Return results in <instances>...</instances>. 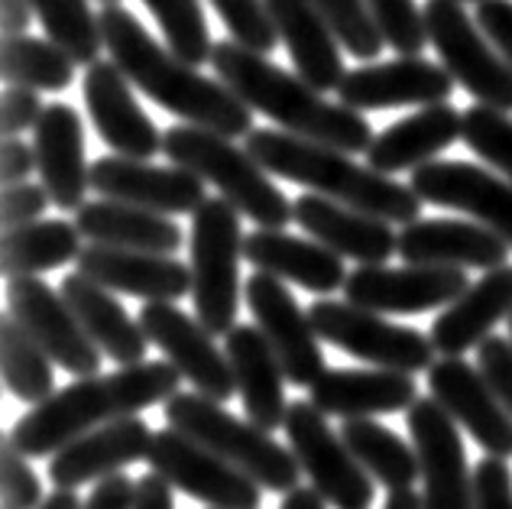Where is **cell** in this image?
Listing matches in <instances>:
<instances>
[{
	"label": "cell",
	"mask_w": 512,
	"mask_h": 509,
	"mask_svg": "<svg viewBox=\"0 0 512 509\" xmlns=\"http://www.w3.org/2000/svg\"><path fill=\"white\" fill-rule=\"evenodd\" d=\"M104 49L124 69L146 98H153L185 124L218 130L224 137H247L253 130V107L231 91L218 75L195 72L198 65L185 62L179 52L156 43L150 30L120 4H104L98 13Z\"/></svg>",
	"instance_id": "6da1fadb"
},
{
	"label": "cell",
	"mask_w": 512,
	"mask_h": 509,
	"mask_svg": "<svg viewBox=\"0 0 512 509\" xmlns=\"http://www.w3.org/2000/svg\"><path fill=\"white\" fill-rule=\"evenodd\" d=\"M179 383L182 373L169 360H143L107 377H78L26 412L10 428V441L26 458H49L91 428L169 403L179 393Z\"/></svg>",
	"instance_id": "7a4b0ae2"
},
{
	"label": "cell",
	"mask_w": 512,
	"mask_h": 509,
	"mask_svg": "<svg viewBox=\"0 0 512 509\" xmlns=\"http://www.w3.org/2000/svg\"><path fill=\"white\" fill-rule=\"evenodd\" d=\"M214 75L237 91L253 111L266 114L282 130L295 137L318 140L357 156L367 153L373 143V127L367 117L347 104L321 98L325 91L308 85L299 72H286L266 59V52L240 46L237 39H221L211 52Z\"/></svg>",
	"instance_id": "3957f363"
},
{
	"label": "cell",
	"mask_w": 512,
	"mask_h": 509,
	"mask_svg": "<svg viewBox=\"0 0 512 509\" xmlns=\"http://www.w3.org/2000/svg\"><path fill=\"white\" fill-rule=\"evenodd\" d=\"M247 150L260 163L295 185H305L334 202L370 211L389 224H409L422 218L425 202L412 185L383 176L373 166H360L338 146L295 137L289 130H250Z\"/></svg>",
	"instance_id": "277c9868"
},
{
	"label": "cell",
	"mask_w": 512,
	"mask_h": 509,
	"mask_svg": "<svg viewBox=\"0 0 512 509\" xmlns=\"http://www.w3.org/2000/svg\"><path fill=\"white\" fill-rule=\"evenodd\" d=\"M163 156L175 166L198 172L211 182L221 198H227L244 218L260 227H286L295 221V202L282 195L279 185L247 146H237L234 137L195 124H179L163 133Z\"/></svg>",
	"instance_id": "5b68a950"
},
{
	"label": "cell",
	"mask_w": 512,
	"mask_h": 509,
	"mask_svg": "<svg viewBox=\"0 0 512 509\" xmlns=\"http://www.w3.org/2000/svg\"><path fill=\"white\" fill-rule=\"evenodd\" d=\"M166 425L179 428L188 438L201 441L214 454H221L224 461L237 464L240 471H247L256 484L282 493L299 487L302 480V464L295 458V451L282 448L273 438V432H266L256 422H244L237 415L227 412L218 399H211L205 393H175L169 403H163Z\"/></svg>",
	"instance_id": "8992f818"
},
{
	"label": "cell",
	"mask_w": 512,
	"mask_h": 509,
	"mask_svg": "<svg viewBox=\"0 0 512 509\" xmlns=\"http://www.w3.org/2000/svg\"><path fill=\"white\" fill-rule=\"evenodd\" d=\"M240 211L227 198H205L192 211L188 266H192V302L214 338L237 325L240 312V257H244Z\"/></svg>",
	"instance_id": "52a82bcc"
},
{
	"label": "cell",
	"mask_w": 512,
	"mask_h": 509,
	"mask_svg": "<svg viewBox=\"0 0 512 509\" xmlns=\"http://www.w3.org/2000/svg\"><path fill=\"white\" fill-rule=\"evenodd\" d=\"M428 43L438 49L441 65L454 82L480 104L512 111V65L490 46V36L461 7V0H425Z\"/></svg>",
	"instance_id": "ba28073f"
},
{
	"label": "cell",
	"mask_w": 512,
	"mask_h": 509,
	"mask_svg": "<svg viewBox=\"0 0 512 509\" xmlns=\"http://www.w3.org/2000/svg\"><path fill=\"white\" fill-rule=\"evenodd\" d=\"M308 318L318 331L321 341L341 347L350 357L367 360L373 367L402 370V373H422L435 364V341L431 334L393 325L380 312L360 308L354 302H334V299H315L308 308Z\"/></svg>",
	"instance_id": "9c48e42d"
},
{
	"label": "cell",
	"mask_w": 512,
	"mask_h": 509,
	"mask_svg": "<svg viewBox=\"0 0 512 509\" xmlns=\"http://www.w3.org/2000/svg\"><path fill=\"white\" fill-rule=\"evenodd\" d=\"M282 428H286L289 448L302 464V474L312 480V487L328 500V506L370 509L376 493L370 471L354 458L341 432H334L328 415L312 399H295Z\"/></svg>",
	"instance_id": "30bf717a"
},
{
	"label": "cell",
	"mask_w": 512,
	"mask_h": 509,
	"mask_svg": "<svg viewBox=\"0 0 512 509\" xmlns=\"http://www.w3.org/2000/svg\"><path fill=\"white\" fill-rule=\"evenodd\" d=\"M146 464L159 477H166L175 490L214 509H256L263 500V487L247 471H240L237 464L224 461L221 454L172 425L153 432Z\"/></svg>",
	"instance_id": "8fae6325"
},
{
	"label": "cell",
	"mask_w": 512,
	"mask_h": 509,
	"mask_svg": "<svg viewBox=\"0 0 512 509\" xmlns=\"http://www.w3.org/2000/svg\"><path fill=\"white\" fill-rule=\"evenodd\" d=\"M244 299L266 341L273 344L279 364L286 370V380L292 386H312L328 370L325 351H321V338L312 318L295 302L286 279L256 270L244 283Z\"/></svg>",
	"instance_id": "7c38bea8"
},
{
	"label": "cell",
	"mask_w": 512,
	"mask_h": 509,
	"mask_svg": "<svg viewBox=\"0 0 512 509\" xmlns=\"http://www.w3.org/2000/svg\"><path fill=\"white\" fill-rule=\"evenodd\" d=\"M467 286L470 279L461 266L406 263L389 270L386 263H360L347 273L344 299L380 315H419L451 305Z\"/></svg>",
	"instance_id": "4fadbf2b"
},
{
	"label": "cell",
	"mask_w": 512,
	"mask_h": 509,
	"mask_svg": "<svg viewBox=\"0 0 512 509\" xmlns=\"http://www.w3.org/2000/svg\"><path fill=\"white\" fill-rule=\"evenodd\" d=\"M7 312L43 344V351L56 360L62 370L75 377H94L101 370V347L65 302L62 292L36 276L7 279Z\"/></svg>",
	"instance_id": "5bb4252c"
},
{
	"label": "cell",
	"mask_w": 512,
	"mask_h": 509,
	"mask_svg": "<svg viewBox=\"0 0 512 509\" xmlns=\"http://www.w3.org/2000/svg\"><path fill=\"white\" fill-rule=\"evenodd\" d=\"M412 445L419 451L425 509H474V474L457 422L435 396L415 399L406 409Z\"/></svg>",
	"instance_id": "9a60e30c"
},
{
	"label": "cell",
	"mask_w": 512,
	"mask_h": 509,
	"mask_svg": "<svg viewBox=\"0 0 512 509\" xmlns=\"http://www.w3.org/2000/svg\"><path fill=\"white\" fill-rule=\"evenodd\" d=\"M140 325L150 344L166 354V360L182 373L198 393L218 403H227L237 393V380L227 351L214 344V334L201 325V318H188L172 302H146L140 308Z\"/></svg>",
	"instance_id": "2e32d148"
},
{
	"label": "cell",
	"mask_w": 512,
	"mask_h": 509,
	"mask_svg": "<svg viewBox=\"0 0 512 509\" xmlns=\"http://www.w3.org/2000/svg\"><path fill=\"white\" fill-rule=\"evenodd\" d=\"M428 390L483 451L512 458V412L500 403L480 367L464 357H441L428 367Z\"/></svg>",
	"instance_id": "e0dca14e"
},
{
	"label": "cell",
	"mask_w": 512,
	"mask_h": 509,
	"mask_svg": "<svg viewBox=\"0 0 512 509\" xmlns=\"http://www.w3.org/2000/svg\"><path fill=\"white\" fill-rule=\"evenodd\" d=\"M409 185L425 205L464 211L493 227L512 247V182L506 176L457 159H431L415 169Z\"/></svg>",
	"instance_id": "ac0fdd59"
},
{
	"label": "cell",
	"mask_w": 512,
	"mask_h": 509,
	"mask_svg": "<svg viewBox=\"0 0 512 509\" xmlns=\"http://www.w3.org/2000/svg\"><path fill=\"white\" fill-rule=\"evenodd\" d=\"M91 189L159 214H188L205 202V179L185 166H150L133 156H101L91 163Z\"/></svg>",
	"instance_id": "d6986e66"
},
{
	"label": "cell",
	"mask_w": 512,
	"mask_h": 509,
	"mask_svg": "<svg viewBox=\"0 0 512 509\" xmlns=\"http://www.w3.org/2000/svg\"><path fill=\"white\" fill-rule=\"evenodd\" d=\"M130 78L124 69L107 59L94 62L85 72V107L98 137L111 146L117 156H133V159H153L163 153V133L143 111L140 101L133 98Z\"/></svg>",
	"instance_id": "ffe728a7"
},
{
	"label": "cell",
	"mask_w": 512,
	"mask_h": 509,
	"mask_svg": "<svg viewBox=\"0 0 512 509\" xmlns=\"http://www.w3.org/2000/svg\"><path fill=\"white\" fill-rule=\"evenodd\" d=\"M454 91V75L422 56H399L393 62L350 69L338 85L341 104L354 111H386V107L438 104Z\"/></svg>",
	"instance_id": "44dd1931"
},
{
	"label": "cell",
	"mask_w": 512,
	"mask_h": 509,
	"mask_svg": "<svg viewBox=\"0 0 512 509\" xmlns=\"http://www.w3.org/2000/svg\"><path fill=\"white\" fill-rule=\"evenodd\" d=\"M153 432L140 415H124L107 425L78 435L65 448H59L49 461V480L56 487L78 490L85 484L120 474L124 467L150 458Z\"/></svg>",
	"instance_id": "7402d4cb"
},
{
	"label": "cell",
	"mask_w": 512,
	"mask_h": 509,
	"mask_svg": "<svg viewBox=\"0 0 512 509\" xmlns=\"http://www.w3.org/2000/svg\"><path fill=\"white\" fill-rule=\"evenodd\" d=\"M75 263L85 276L98 279L101 286L114 292H124V296L146 302H179L192 296V266L179 263L172 253L88 244Z\"/></svg>",
	"instance_id": "603a6c76"
},
{
	"label": "cell",
	"mask_w": 512,
	"mask_h": 509,
	"mask_svg": "<svg viewBox=\"0 0 512 509\" xmlns=\"http://www.w3.org/2000/svg\"><path fill=\"white\" fill-rule=\"evenodd\" d=\"M295 224L305 234H312L318 244L341 253L344 260L386 263L389 257H399L396 224L376 218L370 211L341 205L318 192L295 198Z\"/></svg>",
	"instance_id": "cb8c5ba5"
},
{
	"label": "cell",
	"mask_w": 512,
	"mask_h": 509,
	"mask_svg": "<svg viewBox=\"0 0 512 509\" xmlns=\"http://www.w3.org/2000/svg\"><path fill=\"white\" fill-rule=\"evenodd\" d=\"M33 146L36 172L52 205L59 211H78L91 189V166L85 159V124L75 107L49 104L33 127Z\"/></svg>",
	"instance_id": "d4e9b609"
},
{
	"label": "cell",
	"mask_w": 512,
	"mask_h": 509,
	"mask_svg": "<svg viewBox=\"0 0 512 509\" xmlns=\"http://www.w3.org/2000/svg\"><path fill=\"white\" fill-rule=\"evenodd\" d=\"M509 244L483 221L419 218L402 224L399 257L406 263L461 266V270H493L509 257Z\"/></svg>",
	"instance_id": "484cf974"
},
{
	"label": "cell",
	"mask_w": 512,
	"mask_h": 509,
	"mask_svg": "<svg viewBox=\"0 0 512 509\" xmlns=\"http://www.w3.org/2000/svg\"><path fill=\"white\" fill-rule=\"evenodd\" d=\"M279 39L289 49V59L308 85L318 91H338L344 82L341 39L331 30L315 0H263Z\"/></svg>",
	"instance_id": "4316f807"
},
{
	"label": "cell",
	"mask_w": 512,
	"mask_h": 509,
	"mask_svg": "<svg viewBox=\"0 0 512 509\" xmlns=\"http://www.w3.org/2000/svg\"><path fill=\"white\" fill-rule=\"evenodd\" d=\"M224 351L231 360L240 403H244L247 419L266 432H276L286 422V370H282L273 344L266 341L260 325H234L224 334Z\"/></svg>",
	"instance_id": "83f0119b"
},
{
	"label": "cell",
	"mask_w": 512,
	"mask_h": 509,
	"mask_svg": "<svg viewBox=\"0 0 512 509\" xmlns=\"http://www.w3.org/2000/svg\"><path fill=\"white\" fill-rule=\"evenodd\" d=\"M244 260L253 263L256 270L315 292V296H331L347 283L341 253L328 250L318 240L292 237L282 227H256L253 234H247Z\"/></svg>",
	"instance_id": "f1b7e54d"
},
{
	"label": "cell",
	"mask_w": 512,
	"mask_h": 509,
	"mask_svg": "<svg viewBox=\"0 0 512 509\" xmlns=\"http://www.w3.org/2000/svg\"><path fill=\"white\" fill-rule=\"evenodd\" d=\"M312 403L325 415L338 419H373V415L402 412L419 399L412 373L402 370H325L308 386Z\"/></svg>",
	"instance_id": "f546056e"
},
{
	"label": "cell",
	"mask_w": 512,
	"mask_h": 509,
	"mask_svg": "<svg viewBox=\"0 0 512 509\" xmlns=\"http://www.w3.org/2000/svg\"><path fill=\"white\" fill-rule=\"evenodd\" d=\"M512 315V266H493L483 273L474 286H467L451 305L431 325V341L438 354L461 357L467 351L480 347L483 338L500 325L503 318Z\"/></svg>",
	"instance_id": "4dcf8cb0"
},
{
	"label": "cell",
	"mask_w": 512,
	"mask_h": 509,
	"mask_svg": "<svg viewBox=\"0 0 512 509\" xmlns=\"http://www.w3.org/2000/svg\"><path fill=\"white\" fill-rule=\"evenodd\" d=\"M464 114L451 101L425 104L412 117H402L399 124H389L383 133H376L367 159L376 172L396 176V172L419 169L431 163L441 150L461 140Z\"/></svg>",
	"instance_id": "1f68e13d"
},
{
	"label": "cell",
	"mask_w": 512,
	"mask_h": 509,
	"mask_svg": "<svg viewBox=\"0 0 512 509\" xmlns=\"http://www.w3.org/2000/svg\"><path fill=\"white\" fill-rule=\"evenodd\" d=\"M59 292L65 296V302L72 305V312L85 325V331L91 334V341L98 344L114 364L120 367L143 364L150 338H146L140 318L133 321L127 315V308L114 299V289L101 286L98 279H91L78 270L62 279Z\"/></svg>",
	"instance_id": "d6a6232c"
},
{
	"label": "cell",
	"mask_w": 512,
	"mask_h": 509,
	"mask_svg": "<svg viewBox=\"0 0 512 509\" xmlns=\"http://www.w3.org/2000/svg\"><path fill=\"white\" fill-rule=\"evenodd\" d=\"M75 224L88 244L150 250V253H175L182 247L179 224L169 221L166 214L130 202H117V198L85 202L75 211Z\"/></svg>",
	"instance_id": "836d02e7"
},
{
	"label": "cell",
	"mask_w": 512,
	"mask_h": 509,
	"mask_svg": "<svg viewBox=\"0 0 512 509\" xmlns=\"http://www.w3.org/2000/svg\"><path fill=\"white\" fill-rule=\"evenodd\" d=\"M78 253H82V231L75 221H30L4 231L0 273L4 279L39 276L78 260Z\"/></svg>",
	"instance_id": "e575fe53"
},
{
	"label": "cell",
	"mask_w": 512,
	"mask_h": 509,
	"mask_svg": "<svg viewBox=\"0 0 512 509\" xmlns=\"http://www.w3.org/2000/svg\"><path fill=\"white\" fill-rule=\"evenodd\" d=\"M341 438L376 484H383L386 490L412 487L415 480H422L419 451L415 445H406L396 432H389L386 425L373 419H344Z\"/></svg>",
	"instance_id": "d590c367"
},
{
	"label": "cell",
	"mask_w": 512,
	"mask_h": 509,
	"mask_svg": "<svg viewBox=\"0 0 512 509\" xmlns=\"http://www.w3.org/2000/svg\"><path fill=\"white\" fill-rule=\"evenodd\" d=\"M43 344L26 331L10 312L0 318V370H4V386L20 399V403H43L56 393V370Z\"/></svg>",
	"instance_id": "8d00e7d4"
},
{
	"label": "cell",
	"mask_w": 512,
	"mask_h": 509,
	"mask_svg": "<svg viewBox=\"0 0 512 509\" xmlns=\"http://www.w3.org/2000/svg\"><path fill=\"white\" fill-rule=\"evenodd\" d=\"M75 59L52 39L13 36L0 49V75L7 85H26L36 91H65L75 82Z\"/></svg>",
	"instance_id": "74e56055"
},
{
	"label": "cell",
	"mask_w": 512,
	"mask_h": 509,
	"mask_svg": "<svg viewBox=\"0 0 512 509\" xmlns=\"http://www.w3.org/2000/svg\"><path fill=\"white\" fill-rule=\"evenodd\" d=\"M30 4L52 43H59L78 65L98 62L104 49V33L88 0H30Z\"/></svg>",
	"instance_id": "f35d334b"
},
{
	"label": "cell",
	"mask_w": 512,
	"mask_h": 509,
	"mask_svg": "<svg viewBox=\"0 0 512 509\" xmlns=\"http://www.w3.org/2000/svg\"><path fill=\"white\" fill-rule=\"evenodd\" d=\"M143 4L150 7L172 52H179L192 65L211 62L214 43H211L205 10H201L198 0H143Z\"/></svg>",
	"instance_id": "ab89813d"
},
{
	"label": "cell",
	"mask_w": 512,
	"mask_h": 509,
	"mask_svg": "<svg viewBox=\"0 0 512 509\" xmlns=\"http://www.w3.org/2000/svg\"><path fill=\"white\" fill-rule=\"evenodd\" d=\"M461 140L483 163H490L500 176L512 182V120L493 104H470L464 111Z\"/></svg>",
	"instance_id": "60d3db41"
},
{
	"label": "cell",
	"mask_w": 512,
	"mask_h": 509,
	"mask_svg": "<svg viewBox=\"0 0 512 509\" xmlns=\"http://www.w3.org/2000/svg\"><path fill=\"white\" fill-rule=\"evenodd\" d=\"M315 7L325 13L331 30L338 33L341 46L354 59H376L386 46L380 26L373 23L363 0H315Z\"/></svg>",
	"instance_id": "b9f144b4"
},
{
	"label": "cell",
	"mask_w": 512,
	"mask_h": 509,
	"mask_svg": "<svg viewBox=\"0 0 512 509\" xmlns=\"http://www.w3.org/2000/svg\"><path fill=\"white\" fill-rule=\"evenodd\" d=\"M373 23L380 26L386 46H393L399 56H422L428 43L425 10L415 0H363Z\"/></svg>",
	"instance_id": "7bdbcfd3"
},
{
	"label": "cell",
	"mask_w": 512,
	"mask_h": 509,
	"mask_svg": "<svg viewBox=\"0 0 512 509\" xmlns=\"http://www.w3.org/2000/svg\"><path fill=\"white\" fill-rule=\"evenodd\" d=\"M224 26L231 30V36L240 46L256 49V52H273L279 43V33L263 0H211Z\"/></svg>",
	"instance_id": "ee69618b"
},
{
	"label": "cell",
	"mask_w": 512,
	"mask_h": 509,
	"mask_svg": "<svg viewBox=\"0 0 512 509\" xmlns=\"http://www.w3.org/2000/svg\"><path fill=\"white\" fill-rule=\"evenodd\" d=\"M0 490H4V509H39L46 500L43 480L10 435L0 441Z\"/></svg>",
	"instance_id": "f6af8a7d"
},
{
	"label": "cell",
	"mask_w": 512,
	"mask_h": 509,
	"mask_svg": "<svg viewBox=\"0 0 512 509\" xmlns=\"http://www.w3.org/2000/svg\"><path fill=\"white\" fill-rule=\"evenodd\" d=\"M49 205H52V198L43 182L36 185L26 179V182L4 185V195H0V224H4V231H10V227L39 221Z\"/></svg>",
	"instance_id": "bcb514c9"
},
{
	"label": "cell",
	"mask_w": 512,
	"mask_h": 509,
	"mask_svg": "<svg viewBox=\"0 0 512 509\" xmlns=\"http://www.w3.org/2000/svg\"><path fill=\"white\" fill-rule=\"evenodd\" d=\"M474 509H512V471L506 458L487 454L474 467Z\"/></svg>",
	"instance_id": "7dc6e473"
},
{
	"label": "cell",
	"mask_w": 512,
	"mask_h": 509,
	"mask_svg": "<svg viewBox=\"0 0 512 509\" xmlns=\"http://www.w3.org/2000/svg\"><path fill=\"white\" fill-rule=\"evenodd\" d=\"M477 367L500 396V403L512 412V338H500V334L483 338L477 347Z\"/></svg>",
	"instance_id": "c3c4849f"
},
{
	"label": "cell",
	"mask_w": 512,
	"mask_h": 509,
	"mask_svg": "<svg viewBox=\"0 0 512 509\" xmlns=\"http://www.w3.org/2000/svg\"><path fill=\"white\" fill-rule=\"evenodd\" d=\"M43 101H39L36 88L26 85H10L0 98V127H4V137H20L23 130H33L43 117Z\"/></svg>",
	"instance_id": "681fc988"
},
{
	"label": "cell",
	"mask_w": 512,
	"mask_h": 509,
	"mask_svg": "<svg viewBox=\"0 0 512 509\" xmlns=\"http://www.w3.org/2000/svg\"><path fill=\"white\" fill-rule=\"evenodd\" d=\"M477 23L512 65V0H480Z\"/></svg>",
	"instance_id": "f907efd6"
},
{
	"label": "cell",
	"mask_w": 512,
	"mask_h": 509,
	"mask_svg": "<svg viewBox=\"0 0 512 509\" xmlns=\"http://www.w3.org/2000/svg\"><path fill=\"white\" fill-rule=\"evenodd\" d=\"M133 497H137V480L124 474H111L94 484L91 497L82 509H133Z\"/></svg>",
	"instance_id": "816d5d0a"
},
{
	"label": "cell",
	"mask_w": 512,
	"mask_h": 509,
	"mask_svg": "<svg viewBox=\"0 0 512 509\" xmlns=\"http://www.w3.org/2000/svg\"><path fill=\"white\" fill-rule=\"evenodd\" d=\"M36 169V146L23 143L20 137H4V146H0V176H4V185L13 182H26Z\"/></svg>",
	"instance_id": "f5cc1de1"
},
{
	"label": "cell",
	"mask_w": 512,
	"mask_h": 509,
	"mask_svg": "<svg viewBox=\"0 0 512 509\" xmlns=\"http://www.w3.org/2000/svg\"><path fill=\"white\" fill-rule=\"evenodd\" d=\"M133 509H175L172 503V484L166 477L150 471L137 480V497H133Z\"/></svg>",
	"instance_id": "db71d44e"
},
{
	"label": "cell",
	"mask_w": 512,
	"mask_h": 509,
	"mask_svg": "<svg viewBox=\"0 0 512 509\" xmlns=\"http://www.w3.org/2000/svg\"><path fill=\"white\" fill-rule=\"evenodd\" d=\"M33 4L30 0H0V30H4V39L13 36H26L33 23Z\"/></svg>",
	"instance_id": "11a10c76"
},
{
	"label": "cell",
	"mask_w": 512,
	"mask_h": 509,
	"mask_svg": "<svg viewBox=\"0 0 512 509\" xmlns=\"http://www.w3.org/2000/svg\"><path fill=\"white\" fill-rule=\"evenodd\" d=\"M279 509H328V500L315 487H295L286 493Z\"/></svg>",
	"instance_id": "9f6ffc18"
},
{
	"label": "cell",
	"mask_w": 512,
	"mask_h": 509,
	"mask_svg": "<svg viewBox=\"0 0 512 509\" xmlns=\"http://www.w3.org/2000/svg\"><path fill=\"white\" fill-rule=\"evenodd\" d=\"M383 509H425V497H419L412 487H399V490H389Z\"/></svg>",
	"instance_id": "6f0895ef"
},
{
	"label": "cell",
	"mask_w": 512,
	"mask_h": 509,
	"mask_svg": "<svg viewBox=\"0 0 512 509\" xmlns=\"http://www.w3.org/2000/svg\"><path fill=\"white\" fill-rule=\"evenodd\" d=\"M85 503L78 500V493L69 490V487H56V493H49V497L43 500V506L39 509H82Z\"/></svg>",
	"instance_id": "680465c9"
},
{
	"label": "cell",
	"mask_w": 512,
	"mask_h": 509,
	"mask_svg": "<svg viewBox=\"0 0 512 509\" xmlns=\"http://www.w3.org/2000/svg\"><path fill=\"white\" fill-rule=\"evenodd\" d=\"M506 321H509V338H512V315H509Z\"/></svg>",
	"instance_id": "91938a15"
},
{
	"label": "cell",
	"mask_w": 512,
	"mask_h": 509,
	"mask_svg": "<svg viewBox=\"0 0 512 509\" xmlns=\"http://www.w3.org/2000/svg\"><path fill=\"white\" fill-rule=\"evenodd\" d=\"M101 4H120V0H101Z\"/></svg>",
	"instance_id": "94428289"
},
{
	"label": "cell",
	"mask_w": 512,
	"mask_h": 509,
	"mask_svg": "<svg viewBox=\"0 0 512 509\" xmlns=\"http://www.w3.org/2000/svg\"><path fill=\"white\" fill-rule=\"evenodd\" d=\"M461 4H467V0H461ZM474 4H480V0H474Z\"/></svg>",
	"instance_id": "6125c7cd"
},
{
	"label": "cell",
	"mask_w": 512,
	"mask_h": 509,
	"mask_svg": "<svg viewBox=\"0 0 512 509\" xmlns=\"http://www.w3.org/2000/svg\"><path fill=\"white\" fill-rule=\"evenodd\" d=\"M211 509H214V506H211Z\"/></svg>",
	"instance_id": "be15d7a7"
}]
</instances>
